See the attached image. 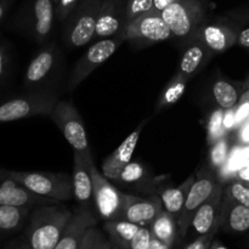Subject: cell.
<instances>
[{
    "instance_id": "obj_1",
    "label": "cell",
    "mask_w": 249,
    "mask_h": 249,
    "mask_svg": "<svg viewBox=\"0 0 249 249\" xmlns=\"http://www.w3.org/2000/svg\"><path fill=\"white\" fill-rule=\"evenodd\" d=\"M72 215L73 212L58 203L34 207L27 229V242L31 249L55 248Z\"/></svg>"
},
{
    "instance_id": "obj_2",
    "label": "cell",
    "mask_w": 249,
    "mask_h": 249,
    "mask_svg": "<svg viewBox=\"0 0 249 249\" xmlns=\"http://www.w3.org/2000/svg\"><path fill=\"white\" fill-rule=\"evenodd\" d=\"M7 177L23 185L29 191L40 196L49 197L58 202L74 198L73 179L66 173L48 172H18L7 170Z\"/></svg>"
},
{
    "instance_id": "obj_3",
    "label": "cell",
    "mask_w": 249,
    "mask_h": 249,
    "mask_svg": "<svg viewBox=\"0 0 249 249\" xmlns=\"http://www.w3.org/2000/svg\"><path fill=\"white\" fill-rule=\"evenodd\" d=\"M57 102L55 94L44 90H34L22 96L5 100L0 102V124L36 116H50Z\"/></svg>"
},
{
    "instance_id": "obj_4",
    "label": "cell",
    "mask_w": 249,
    "mask_h": 249,
    "mask_svg": "<svg viewBox=\"0 0 249 249\" xmlns=\"http://www.w3.org/2000/svg\"><path fill=\"white\" fill-rule=\"evenodd\" d=\"M102 0H80L63 27V41L70 49L84 46L95 38Z\"/></svg>"
},
{
    "instance_id": "obj_5",
    "label": "cell",
    "mask_w": 249,
    "mask_h": 249,
    "mask_svg": "<svg viewBox=\"0 0 249 249\" xmlns=\"http://www.w3.org/2000/svg\"><path fill=\"white\" fill-rule=\"evenodd\" d=\"M160 15L172 31L173 36L180 39H194L197 29L203 24L206 1L178 0L162 11Z\"/></svg>"
},
{
    "instance_id": "obj_6",
    "label": "cell",
    "mask_w": 249,
    "mask_h": 249,
    "mask_svg": "<svg viewBox=\"0 0 249 249\" xmlns=\"http://www.w3.org/2000/svg\"><path fill=\"white\" fill-rule=\"evenodd\" d=\"M53 17V0H32L17 16L16 26L36 43L43 45L51 36Z\"/></svg>"
},
{
    "instance_id": "obj_7",
    "label": "cell",
    "mask_w": 249,
    "mask_h": 249,
    "mask_svg": "<svg viewBox=\"0 0 249 249\" xmlns=\"http://www.w3.org/2000/svg\"><path fill=\"white\" fill-rule=\"evenodd\" d=\"M87 167L89 169L92 180V196L97 213L104 220H114L121 219L122 209L124 203V194L116 189L104 174L95 167L92 156H85Z\"/></svg>"
},
{
    "instance_id": "obj_8",
    "label": "cell",
    "mask_w": 249,
    "mask_h": 249,
    "mask_svg": "<svg viewBox=\"0 0 249 249\" xmlns=\"http://www.w3.org/2000/svg\"><path fill=\"white\" fill-rule=\"evenodd\" d=\"M50 118L72 146L73 151L79 152L83 157L91 155L84 123L72 102L58 101L50 113Z\"/></svg>"
},
{
    "instance_id": "obj_9",
    "label": "cell",
    "mask_w": 249,
    "mask_h": 249,
    "mask_svg": "<svg viewBox=\"0 0 249 249\" xmlns=\"http://www.w3.org/2000/svg\"><path fill=\"white\" fill-rule=\"evenodd\" d=\"M121 36L124 40L143 46L167 40L173 33L162 15L151 11L126 23Z\"/></svg>"
},
{
    "instance_id": "obj_10",
    "label": "cell",
    "mask_w": 249,
    "mask_h": 249,
    "mask_svg": "<svg viewBox=\"0 0 249 249\" xmlns=\"http://www.w3.org/2000/svg\"><path fill=\"white\" fill-rule=\"evenodd\" d=\"M123 41H125L123 36H118L116 38L100 39L96 43L92 44L75 63L74 68L71 73L70 80H68V88L73 90L80 83L84 82L92 71L96 70L100 65L108 60L118 50Z\"/></svg>"
},
{
    "instance_id": "obj_11",
    "label": "cell",
    "mask_w": 249,
    "mask_h": 249,
    "mask_svg": "<svg viewBox=\"0 0 249 249\" xmlns=\"http://www.w3.org/2000/svg\"><path fill=\"white\" fill-rule=\"evenodd\" d=\"M216 180L211 170H202L196 175V180L192 184L185 202L184 209L178 219V236L182 238L186 236L187 230L191 226L192 219L197 209L212 196L216 186Z\"/></svg>"
},
{
    "instance_id": "obj_12",
    "label": "cell",
    "mask_w": 249,
    "mask_h": 249,
    "mask_svg": "<svg viewBox=\"0 0 249 249\" xmlns=\"http://www.w3.org/2000/svg\"><path fill=\"white\" fill-rule=\"evenodd\" d=\"M55 203H60V202L29 191L23 185L18 184L14 179L7 177V174L0 175V204L1 206H17L34 208L36 206Z\"/></svg>"
},
{
    "instance_id": "obj_13",
    "label": "cell",
    "mask_w": 249,
    "mask_h": 249,
    "mask_svg": "<svg viewBox=\"0 0 249 249\" xmlns=\"http://www.w3.org/2000/svg\"><path fill=\"white\" fill-rule=\"evenodd\" d=\"M162 211V199L158 197L142 198L134 195L124 194L121 219L138 224L140 226H150V224Z\"/></svg>"
},
{
    "instance_id": "obj_14",
    "label": "cell",
    "mask_w": 249,
    "mask_h": 249,
    "mask_svg": "<svg viewBox=\"0 0 249 249\" xmlns=\"http://www.w3.org/2000/svg\"><path fill=\"white\" fill-rule=\"evenodd\" d=\"M57 65V53L56 48L50 44L41 49L27 66L23 78V88L28 91L40 90L41 84L48 80Z\"/></svg>"
},
{
    "instance_id": "obj_15",
    "label": "cell",
    "mask_w": 249,
    "mask_h": 249,
    "mask_svg": "<svg viewBox=\"0 0 249 249\" xmlns=\"http://www.w3.org/2000/svg\"><path fill=\"white\" fill-rule=\"evenodd\" d=\"M125 26V5L121 0H102L95 36L99 39L118 36Z\"/></svg>"
},
{
    "instance_id": "obj_16",
    "label": "cell",
    "mask_w": 249,
    "mask_h": 249,
    "mask_svg": "<svg viewBox=\"0 0 249 249\" xmlns=\"http://www.w3.org/2000/svg\"><path fill=\"white\" fill-rule=\"evenodd\" d=\"M221 211H223V186L216 182L212 196L197 209L192 219L191 226L195 232L201 235L211 232L214 229L221 226Z\"/></svg>"
},
{
    "instance_id": "obj_17",
    "label": "cell",
    "mask_w": 249,
    "mask_h": 249,
    "mask_svg": "<svg viewBox=\"0 0 249 249\" xmlns=\"http://www.w3.org/2000/svg\"><path fill=\"white\" fill-rule=\"evenodd\" d=\"M96 223L94 214L87 207L80 206L77 211L73 212L72 218L53 249H79L85 233L89 229L96 226Z\"/></svg>"
},
{
    "instance_id": "obj_18",
    "label": "cell",
    "mask_w": 249,
    "mask_h": 249,
    "mask_svg": "<svg viewBox=\"0 0 249 249\" xmlns=\"http://www.w3.org/2000/svg\"><path fill=\"white\" fill-rule=\"evenodd\" d=\"M147 123V121L142 122L116 150L112 152V155H109L106 160L102 163V172L106 178L111 180L118 179L119 174L122 173V170L131 162V157H133V153L135 151L136 145H138L139 138H140V134L142 131V128L145 126V124Z\"/></svg>"
},
{
    "instance_id": "obj_19",
    "label": "cell",
    "mask_w": 249,
    "mask_h": 249,
    "mask_svg": "<svg viewBox=\"0 0 249 249\" xmlns=\"http://www.w3.org/2000/svg\"><path fill=\"white\" fill-rule=\"evenodd\" d=\"M237 34L230 27L220 23L202 24L195 33V40H199L211 53H223L237 41Z\"/></svg>"
},
{
    "instance_id": "obj_20",
    "label": "cell",
    "mask_w": 249,
    "mask_h": 249,
    "mask_svg": "<svg viewBox=\"0 0 249 249\" xmlns=\"http://www.w3.org/2000/svg\"><path fill=\"white\" fill-rule=\"evenodd\" d=\"M73 192L74 198L82 207H89L92 198V180L84 158L79 152L73 153Z\"/></svg>"
},
{
    "instance_id": "obj_21",
    "label": "cell",
    "mask_w": 249,
    "mask_h": 249,
    "mask_svg": "<svg viewBox=\"0 0 249 249\" xmlns=\"http://www.w3.org/2000/svg\"><path fill=\"white\" fill-rule=\"evenodd\" d=\"M209 55H211V51L207 49V46L199 40H195V43H192L185 50L181 61H180L179 68L177 71V74L190 80L203 67Z\"/></svg>"
},
{
    "instance_id": "obj_22",
    "label": "cell",
    "mask_w": 249,
    "mask_h": 249,
    "mask_svg": "<svg viewBox=\"0 0 249 249\" xmlns=\"http://www.w3.org/2000/svg\"><path fill=\"white\" fill-rule=\"evenodd\" d=\"M196 180V175L192 174L185 180V182L180 186L174 187V189H167L160 194V199H162L163 207L169 214H172L175 219H179L182 209H184L185 202H186L187 195H189L190 189L192 184Z\"/></svg>"
},
{
    "instance_id": "obj_23",
    "label": "cell",
    "mask_w": 249,
    "mask_h": 249,
    "mask_svg": "<svg viewBox=\"0 0 249 249\" xmlns=\"http://www.w3.org/2000/svg\"><path fill=\"white\" fill-rule=\"evenodd\" d=\"M141 226L123 219L107 220L105 223V229L108 233L111 242L119 249H130L133 238L140 230Z\"/></svg>"
},
{
    "instance_id": "obj_24",
    "label": "cell",
    "mask_w": 249,
    "mask_h": 249,
    "mask_svg": "<svg viewBox=\"0 0 249 249\" xmlns=\"http://www.w3.org/2000/svg\"><path fill=\"white\" fill-rule=\"evenodd\" d=\"M150 231L152 237L158 238L170 248L174 246L178 237V221L172 214L163 209L155 220L150 224Z\"/></svg>"
},
{
    "instance_id": "obj_25",
    "label": "cell",
    "mask_w": 249,
    "mask_h": 249,
    "mask_svg": "<svg viewBox=\"0 0 249 249\" xmlns=\"http://www.w3.org/2000/svg\"><path fill=\"white\" fill-rule=\"evenodd\" d=\"M230 203L226 198L225 206L221 211V225L226 223L228 228L235 232H245L249 230V207L237 203L232 199Z\"/></svg>"
},
{
    "instance_id": "obj_26",
    "label": "cell",
    "mask_w": 249,
    "mask_h": 249,
    "mask_svg": "<svg viewBox=\"0 0 249 249\" xmlns=\"http://www.w3.org/2000/svg\"><path fill=\"white\" fill-rule=\"evenodd\" d=\"M29 207L0 204V231H15L21 228L31 214Z\"/></svg>"
},
{
    "instance_id": "obj_27",
    "label": "cell",
    "mask_w": 249,
    "mask_h": 249,
    "mask_svg": "<svg viewBox=\"0 0 249 249\" xmlns=\"http://www.w3.org/2000/svg\"><path fill=\"white\" fill-rule=\"evenodd\" d=\"M187 83H189V79L175 73L174 77L170 79V82L165 87L164 91L160 95L156 109L160 111V109L165 108V107H169L172 105L177 104L180 100V97L184 95L187 87Z\"/></svg>"
},
{
    "instance_id": "obj_28",
    "label": "cell",
    "mask_w": 249,
    "mask_h": 249,
    "mask_svg": "<svg viewBox=\"0 0 249 249\" xmlns=\"http://www.w3.org/2000/svg\"><path fill=\"white\" fill-rule=\"evenodd\" d=\"M213 95L216 104L223 109H230L237 105L238 92L236 88L225 80H216L213 85Z\"/></svg>"
},
{
    "instance_id": "obj_29",
    "label": "cell",
    "mask_w": 249,
    "mask_h": 249,
    "mask_svg": "<svg viewBox=\"0 0 249 249\" xmlns=\"http://www.w3.org/2000/svg\"><path fill=\"white\" fill-rule=\"evenodd\" d=\"M229 140L223 136L216 142L212 145L211 155H209V163L213 169H220L229 157Z\"/></svg>"
},
{
    "instance_id": "obj_30",
    "label": "cell",
    "mask_w": 249,
    "mask_h": 249,
    "mask_svg": "<svg viewBox=\"0 0 249 249\" xmlns=\"http://www.w3.org/2000/svg\"><path fill=\"white\" fill-rule=\"evenodd\" d=\"M223 118H224V109L218 108L211 114L208 121V143L213 145L214 142L219 140L220 138L225 136V130L223 126Z\"/></svg>"
},
{
    "instance_id": "obj_31",
    "label": "cell",
    "mask_w": 249,
    "mask_h": 249,
    "mask_svg": "<svg viewBox=\"0 0 249 249\" xmlns=\"http://www.w3.org/2000/svg\"><path fill=\"white\" fill-rule=\"evenodd\" d=\"M155 0H129L125 4V21L129 23L139 16L148 14L153 9Z\"/></svg>"
},
{
    "instance_id": "obj_32",
    "label": "cell",
    "mask_w": 249,
    "mask_h": 249,
    "mask_svg": "<svg viewBox=\"0 0 249 249\" xmlns=\"http://www.w3.org/2000/svg\"><path fill=\"white\" fill-rule=\"evenodd\" d=\"M143 174H145V170H143L142 165L136 162H130L122 170L117 181H119L121 184H133V182L142 179Z\"/></svg>"
},
{
    "instance_id": "obj_33",
    "label": "cell",
    "mask_w": 249,
    "mask_h": 249,
    "mask_svg": "<svg viewBox=\"0 0 249 249\" xmlns=\"http://www.w3.org/2000/svg\"><path fill=\"white\" fill-rule=\"evenodd\" d=\"M11 53H10V45L7 41H0V89L4 85L5 79L9 75L10 67H11Z\"/></svg>"
},
{
    "instance_id": "obj_34",
    "label": "cell",
    "mask_w": 249,
    "mask_h": 249,
    "mask_svg": "<svg viewBox=\"0 0 249 249\" xmlns=\"http://www.w3.org/2000/svg\"><path fill=\"white\" fill-rule=\"evenodd\" d=\"M228 196L237 203L249 207V189L241 182H233L229 186Z\"/></svg>"
},
{
    "instance_id": "obj_35",
    "label": "cell",
    "mask_w": 249,
    "mask_h": 249,
    "mask_svg": "<svg viewBox=\"0 0 249 249\" xmlns=\"http://www.w3.org/2000/svg\"><path fill=\"white\" fill-rule=\"evenodd\" d=\"M80 0H56L55 10L58 19L61 22H65L71 14L75 10V7L79 5Z\"/></svg>"
},
{
    "instance_id": "obj_36",
    "label": "cell",
    "mask_w": 249,
    "mask_h": 249,
    "mask_svg": "<svg viewBox=\"0 0 249 249\" xmlns=\"http://www.w3.org/2000/svg\"><path fill=\"white\" fill-rule=\"evenodd\" d=\"M152 235L148 226H141L140 230L133 238L130 245V249H150V243Z\"/></svg>"
},
{
    "instance_id": "obj_37",
    "label": "cell",
    "mask_w": 249,
    "mask_h": 249,
    "mask_svg": "<svg viewBox=\"0 0 249 249\" xmlns=\"http://www.w3.org/2000/svg\"><path fill=\"white\" fill-rule=\"evenodd\" d=\"M216 231H218V229H214V230L206 233V235H201L199 237H197L194 242L187 245L185 249H209L212 242H213V238L214 236H215Z\"/></svg>"
},
{
    "instance_id": "obj_38",
    "label": "cell",
    "mask_w": 249,
    "mask_h": 249,
    "mask_svg": "<svg viewBox=\"0 0 249 249\" xmlns=\"http://www.w3.org/2000/svg\"><path fill=\"white\" fill-rule=\"evenodd\" d=\"M236 114V125H242L249 117V99L245 96V99L241 101L237 108H235Z\"/></svg>"
},
{
    "instance_id": "obj_39",
    "label": "cell",
    "mask_w": 249,
    "mask_h": 249,
    "mask_svg": "<svg viewBox=\"0 0 249 249\" xmlns=\"http://www.w3.org/2000/svg\"><path fill=\"white\" fill-rule=\"evenodd\" d=\"M100 231L96 228H91L88 230V232L85 233L84 238L82 241V245H80L79 249H94L95 243H96L97 236H99Z\"/></svg>"
},
{
    "instance_id": "obj_40",
    "label": "cell",
    "mask_w": 249,
    "mask_h": 249,
    "mask_svg": "<svg viewBox=\"0 0 249 249\" xmlns=\"http://www.w3.org/2000/svg\"><path fill=\"white\" fill-rule=\"evenodd\" d=\"M223 126L225 133L230 131L236 126V114H235V107L230 109H226L224 112V118H223Z\"/></svg>"
},
{
    "instance_id": "obj_41",
    "label": "cell",
    "mask_w": 249,
    "mask_h": 249,
    "mask_svg": "<svg viewBox=\"0 0 249 249\" xmlns=\"http://www.w3.org/2000/svg\"><path fill=\"white\" fill-rule=\"evenodd\" d=\"M175 1H178V0H155V1H153L152 11L162 14V11H164L168 6L174 4Z\"/></svg>"
},
{
    "instance_id": "obj_42",
    "label": "cell",
    "mask_w": 249,
    "mask_h": 249,
    "mask_svg": "<svg viewBox=\"0 0 249 249\" xmlns=\"http://www.w3.org/2000/svg\"><path fill=\"white\" fill-rule=\"evenodd\" d=\"M237 43L240 44L241 46H243V48L249 49V27L248 28L243 29V31L238 34Z\"/></svg>"
},
{
    "instance_id": "obj_43",
    "label": "cell",
    "mask_w": 249,
    "mask_h": 249,
    "mask_svg": "<svg viewBox=\"0 0 249 249\" xmlns=\"http://www.w3.org/2000/svg\"><path fill=\"white\" fill-rule=\"evenodd\" d=\"M112 242L111 241H106V238L102 236L101 232H99V236H97L96 243H95L94 249H111Z\"/></svg>"
},
{
    "instance_id": "obj_44",
    "label": "cell",
    "mask_w": 249,
    "mask_h": 249,
    "mask_svg": "<svg viewBox=\"0 0 249 249\" xmlns=\"http://www.w3.org/2000/svg\"><path fill=\"white\" fill-rule=\"evenodd\" d=\"M12 2H14V0H0V22L2 21V18H4L5 15H6V12L9 11Z\"/></svg>"
},
{
    "instance_id": "obj_45",
    "label": "cell",
    "mask_w": 249,
    "mask_h": 249,
    "mask_svg": "<svg viewBox=\"0 0 249 249\" xmlns=\"http://www.w3.org/2000/svg\"><path fill=\"white\" fill-rule=\"evenodd\" d=\"M150 249H172L168 245H165L164 242L160 241L158 238L152 237L151 238V243H150Z\"/></svg>"
},
{
    "instance_id": "obj_46",
    "label": "cell",
    "mask_w": 249,
    "mask_h": 249,
    "mask_svg": "<svg viewBox=\"0 0 249 249\" xmlns=\"http://www.w3.org/2000/svg\"><path fill=\"white\" fill-rule=\"evenodd\" d=\"M241 140L243 142L249 143V123L246 124L242 128V130H241Z\"/></svg>"
},
{
    "instance_id": "obj_47",
    "label": "cell",
    "mask_w": 249,
    "mask_h": 249,
    "mask_svg": "<svg viewBox=\"0 0 249 249\" xmlns=\"http://www.w3.org/2000/svg\"><path fill=\"white\" fill-rule=\"evenodd\" d=\"M240 175H241V178H242V179L248 180V181H249V164L247 165V167L242 168V169L240 170Z\"/></svg>"
},
{
    "instance_id": "obj_48",
    "label": "cell",
    "mask_w": 249,
    "mask_h": 249,
    "mask_svg": "<svg viewBox=\"0 0 249 249\" xmlns=\"http://www.w3.org/2000/svg\"><path fill=\"white\" fill-rule=\"evenodd\" d=\"M209 249H228V248H226L224 245H221L219 241H213V242H212V245H211V247H209Z\"/></svg>"
},
{
    "instance_id": "obj_49",
    "label": "cell",
    "mask_w": 249,
    "mask_h": 249,
    "mask_svg": "<svg viewBox=\"0 0 249 249\" xmlns=\"http://www.w3.org/2000/svg\"><path fill=\"white\" fill-rule=\"evenodd\" d=\"M17 249H31V247H29L28 242H27V243H21V245L18 246V248H17Z\"/></svg>"
},
{
    "instance_id": "obj_50",
    "label": "cell",
    "mask_w": 249,
    "mask_h": 249,
    "mask_svg": "<svg viewBox=\"0 0 249 249\" xmlns=\"http://www.w3.org/2000/svg\"><path fill=\"white\" fill-rule=\"evenodd\" d=\"M6 174V169H2V168H0V175H4Z\"/></svg>"
},
{
    "instance_id": "obj_51",
    "label": "cell",
    "mask_w": 249,
    "mask_h": 249,
    "mask_svg": "<svg viewBox=\"0 0 249 249\" xmlns=\"http://www.w3.org/2000/svg\"><path fill=\"white\" fill-rule=\"evenodd\" d=\"M111 249H119V248L117 247L116 245H113V243H112V246H111Z\"/></svg>"
},
{
    "instance_id": "obj_52",
    "label": "cell",
    "mask_w": 249,
    "mask_h": 249,
    "mask_svg": "<svg viewBox=\"0 0 249 249\" xmlns=\"http://www.w3.org/2000/svg\"><path fill=\"white\" fill-rule=\"evenodd\" d=\"M0 41H1V36H0Z\"/></svg>"
}]
</instances>
